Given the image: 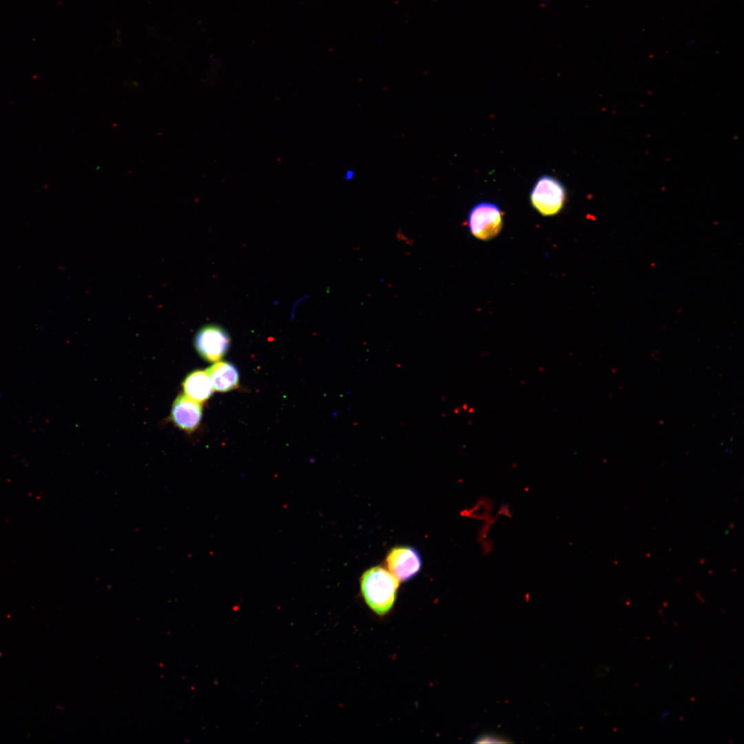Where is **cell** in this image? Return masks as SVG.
<instances>
[{"label":"cell","mask_w":744,"mask_h":744,"mask_svg":"<svg viewBox=\"0 0 744 744\" xmlns=\"http://www.w3.org/2000/svg\"><path fill=\"white\" fill-rule=\"evenodd\" d=\"M230 337L220 326L208 324L200 328L195 335L194 344L198 354L205 360L216 362L227 352Z\"/></svg>","instance_id":"277c9868"},{"label":"cell","mask_w":744,"mask_h":744,"mask_svg":"<svg viewBox=\"0 0 744 744\" xmlns=\"http://www.w3.org/2000/svg\"><path fill=\"white\" fill-rule=\"evenodd\" d=\"M400 581L388 570L375 566L360 579L361 592L367 606L377 614L388 613L395 601Z\"/></svg>","instance_id":"6da1fadb"},{"label":"cell","mask_w":744,"mask_h":744,"mask_svg":"<svg viewBox=\"0 0 744 744\" xmlns=\"http://www.w3.org/2000/svg\"><path fill=\"white\" fill-rule=\"evenodd\" d=\"M206 371L214 390L216 391L227 392L238 386V371L231 363L219 360L209 366Z\"/></svg>","instance_id":"52a82bcc"},{"label":"cell","mask_w":744,"mask_h":744,"mask_svg":"<svg viewBox=\"0 0 744 744\" xmlns=\"http://www.w3.org/2000/svg\"><path fill=\"white\" fill-rule=\"evenodd\" d=\"M344 176L347 180H350L354 176V172L352 170H348L346 172Z\"/></svg>","instance_id":"30bf717a"},{"label":"cell","mask_w":744,"mask_h":744,"mask_svg":"<svg viewBox=\"0 0 744 744\" xmlns=\"http://www.w3.org/2000/svg\"><path fill=\"white\" fill-rule=\"evenodd\" d=\"M669 714H670V710H664L661 713V715L660 719H659V722H661L666 716H668L669 715Z\"/></svg>","instance_id":"8fae6325"},{"label":"cell","mask_w":744,"mask_h":744,"mask_svg":"<svg viewBox=\"0 0 744 744\" xmlns=\"http://www.w3.org/2000/svg\"><path fill=\"white\" fill-rule=\"evenodd\" d=\"M468 220L473 236L487 240L495 238L502 230V212L495 203L482 202L471 209Z\"/></svg>","instance_id":"3957f363"},{"label":"cell","mask_w":744,"mask_h":744,"mask_svg":"<svg viewBox=\"0 0 744 744\" xmlns=\"http://www.w3.org/2000/svg\"><path fill=\"white\" fill-rule=\"evenodd\" d=\"M182 386L184 395L200 404L207 401L214 391L206 370L192 371L184 379Z\"/></svg>","instance_id":"ba28073f"},{"label":"cell","mask_w":744,"mask_h":744,"mask_svg":"<svg viewBox=\"0 0 744 744\" xmlns=\"http://www.w3.org/2000/svg\"><path fill=\"white\" fill-rule=\"evenodd\" d=\"M566 198V189L557 178L545 175L538 178L530 194L533 207L542 216L557 214Z\"/></svg>","instance_id":"7a4b0ae2"},{"label":"cell","mask_w":744,"mask_h":744,"mask_svg":"<svg viewBox=\"0 0 744 744\" xmlns=\"http://www.w3.org/2000/svg\"><path fill=\"white\" fill-rule=\"evenodd\" d=\"M422 564L420 552L409 546L392 548L386 557L388 570L402 581L413 578L420 572Z\"/></svg>","instance_id":"5b68a950"},{"label":"cell","mask_w":744,"mask_h":744,"mask_svg":"<svg viewBox=\"0 0 744 744\" xmlns=\"http://www.w3.org/2000/svg\"><path fill=\"white\" fill-rule=\"evenodd\" d=\"M202 415V404L185 395H178L172 405V422L186 433H192L198 427Z\"/></svg>","instance_id":"8992f818"},{"label":"cell","mask_w":744,"mask_h":744,"mask_svg":"<svg viewBox=\"0 0 744 744\" xmlns=\"http://www.w3.org/2000/svg\"><path fill=\"white\" fill-rule=\"evenodd\" d=\"M476 743H511L506 737L496 733H484L474 741Z\"/></svg>","instance_id":"9c48e42d"}]
</instances>
